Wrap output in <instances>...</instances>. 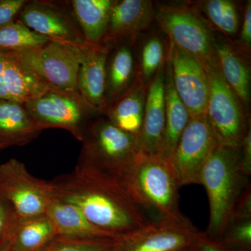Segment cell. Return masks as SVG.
I'll list each match as a JSON object with an SVG mask.
<instances>
[{"label": "cell", "instance_id": "31", "mask_svg": "<svg viewBox=\"0 0 251 251\" xmlns=\"http://www.w3.org/2000/svg\"><path fill=\"white\" fill-rule=\"evenodd\" d=\"M17 219L14 208L0 191V249L8 244Z\"/></svg>", "mask_w": 251, "mask_h": 251}, {"label": "cell", "instance_id": "4", "mask_svg": "<svg viewBox=\"0 0 251 251\" xmlns=\"http://www.w3.org/2000/svg\"><path fill=\"white\" fill-rule=\"evenodd\" d=\"M77 166L124 181L140 155L138 136L117 128L105 116L91 120Z\"/></svg>", "mask_w": 251, "mask_h": 251}, {"label": "cell", "instance_id": "15", "mask_svg": "<svg viewBox=\"0 0 251 251\" xmlns=\"http://www.w3.org/2000/svg\"><path fill=\"white\" fill-rule=\"evenodd\" d=\"M165 79L164 66L148 87L143 123L138 136L142 156L161 157L166 122Z\"/></svg>", "mask_w": 251, "mask_h": 251}, {"label": "cell", "instance_id": "18", "mask_svg": "<svg viewBox=\"0 0 251 251\" xmlns=\"http://www.w3.org/2000/svg\"><path fill=\"white\" fill-rule=\"evenodd\" d=\"M148 87L136 75L131 87L105 110L103 116L117 128L138 136L143 123Z\"/></svg>", "mask_w": 251, "mask_h": 251}, {"label": "cell", "instance_id": "29", "mask_svg": "<svg viewBox=\"0 0 251 251\" xmlns=\"http://www.w3.org/2000/svg\"><path fill=\"white\" fill-rule=\"evenodd\" d=\"M117 239H82L57 236L42 251H113Z\"/></svg>", "mask_w": 251, "mask_h": 251}, {"label": "cell", "instance_id": "35", "mask_svg": "<svg viewBox=\"0 0 251 251\" xmlns=\"http://www.w3.org/2000/svg\"><path fill=\"white\" fill-rule=\"evenodd\" d=\"M191 251H241L225 247L218 241L211 239L205 232H198L190 248Z\"/></svg>", "mask_w": 251, "mask_h": 251}, {"label": "cell", "instance_id": "17", "mask_svg": "<svg viewBox=\"0 0 251 251\" xmlns=\"http://www.w3.org/2000/svg\"><path fill=\"white\" fill-rule=\"evenodd\" d=\"M3 54L2 83L9 100L24 104L50 89L14 51H3Z\"/></svg>", "mask_w": 251, "mask_h": 251}, {"label": "cell", "instance_id": "10", "mask_svg": "<svg viewBox=\"0 0 251 251\" xmlns=\"http://www.w3.org/2000/svg\"><path fill=\"white\" fill-rule=\"evenodd\" d=\"M218 145L206 115L191 117L168 161L179 188L201 184L204 164Z\"/></svg>", "mask_w": 251, "mask_h": 251}, {"label": "cell", "instance_id": "8", "mask_svg": "<svg viewBox=\"0 0 251 251\" xmlns=\"http://www.w3.org/2000/svg\"><path fill=\"white\" fill-rule=\"evenodd\" d=\"M41 130L61 128L82 141L87 126L96 115L79 94L50 89L45 94L24 103Z\"/></svg>", "mask_w": 251, "mask_h": 251}, {"label": "cell", "instance_id": "34", "mask_svg": "<svg viewBox=\"0 0 251 251\" xmlns=\"http://www.w3.org/2000/svg\"><path fill=\"white\" fill-rule=\"evenodd\" d=\"M27 1L26 0H0V26L17 20L18 15Z\"/></svg>", "mask_w": 251, "mask_h": 251}, {"label": "cell", "instance_id": "20", "mask_svg": "<svg viewBox=\"0 0 251 251\" xmlns=\"http://www.w3.org/2000/svg\"><path fill=\"white\" fill-rule=\"evenodd\" d=\"M220 72L244 108L251 102V69L249 57L231 42H216Z\"/></svg>", "mask_w": 251, "mask_h": 251}, {"label": "cell", "instance_id": "26", "mask_svg": "<svg viewBox=\"0 0 251 251\" xmlns=\"http://www.w3.org/2000/svg\"><path fill=\"white\" fill-rule=\"evenodd\" d=\"M164 40L156 34H150L140 41L138 46L137 75L147 86L151 82L158 71L168 60Z\"/></svg>", "mask_w": 251, "mask_h": 251}, {"label": "cell", "instance_id": "2", "mask_svg": "<svg viewBox=\"0 0 251 251\" xmlns=\"http://www.w3.org/2000/svg\"><path fill=\"white\" fill-rule=\"evenodd\" d=\"M124 181L153 222L188 221L180 211L179 188L169 161L141 155Z\"/></svg>", "mask_w": 251, "mask_h": 251}, {"label": "cell", "instance_id": "30", "mask_svg": "<svg viewBox=\"0 0 251 251\" xmlns=\"http://www.w3.org/2000/svg\"><path fill=\"white\" fill-rule=\"evenodd\" d=\"M218 242L234 250L251 251V218L229 220Z\"/></svg>", "mask_w": 251, "mask_h": 251}, {"label": "cell", "instance_id": "21", "mask_svg": "<svg viewBox=\"0 0 251 251\" xmlns=\"http://www.w3.org/2000/svg\"><path fill=\"white\" fill-rule=\"evenodd\" d=\"M46 214L53 223L59 236L75 239H119L91 223L76 206L53 197Z\"/></svg>", "mask_w": 251, "mask_h": 251}, {"label": "cell", "instance_id": "22", "mask_svg": "<svg viewBox=\"0 0 251 251\" xmlns=\"http://www.w3.org/2000/svg\"><path fill=\"white\" fill-rule=\"evenodd\" d=\"M115 0H72L67 1L71 16L86 42L102 46Z\"/></svg>", "mask_w": 251, "mask_h": 251}, {"label": "cell", "instance_id": "11", "mask_svg": "<svg viewBox=\"0 0 251 251\" xmlns=\"http://www.w3.org/2000/svg\"><path fill=\"white\" fill-rule=\"evenodd\" d=\"M168 62L175 90L190 117L206 115L209 85L207 73L202 64L171 43Z\"/></svg>", "mask_w": 251, "mask_h": 251}, {"label": "cell", "instance_id": "9", "mask_svg": "<svg viewBox=\"0 0 251 251\" xmlns=\"http://www.w3.org/2000/svg\"><path fill=\"white\" fill-rule=\"evenodd\" d=\"M0 191L22 219L46 214L54 197L50 182L33 176L16 158L0 164Z\"/></svg>", "mask_w": 251, "mask_h": 251}, {"label": "cell", "instance_id": "25", "mask_svg": "<svg viewBox=\"0 0 251 251\" xmlns=\"http://www.w3.org/2000/svg\"><path fill=\"white\" fill-rule=\"evenodd\" d=\"M167 64L168 68L165 79L166 130L161 157L169 161L191 117L175 90L171 69L168 64Z\"/></svg>", "mask_w": 251, "mask_h": 251}, {"label": "cell", "instance_id": "27", "mask_svg": "<svg viewBox=\"0 0 251 251\" xmlns=\"http://www.w3.org/2000/svg\"><path fill=\"white\" fill-rule=\"evenodd\" d=\"M199 9L214 27L227 37L237 35L240 29V18L237 4L231 0L198 1Z\"/></svg>", "mask_w": 251, "mask_h": 251}, {"label": "cell", "instance_id": "32", "mask_svg": "<svg viewBox=\"0 0 251 251\" xmlns=\"http://www.w3.org/2000/svg\"><path fill=\"white\" fill-rule=\"evenodd\" d=\"M247 57H250L251 50V1H247L244 11V20L239 29V40L234 45Z\"/></svg>", "mask_w": 251, "mask_h": 251}, {"label": "cell", "instance_id": "37", "mask_svg": "<svg viewBox=\"0 0 251 251\" xmlns=\"http://www.w3.org/2000/svg\"><path fill=\"white\" fill-rule=\"evenodd\" d=\"M3 66H4V54H3V51L0 50V99L9 100L2 83Z\"/></svg>", "mask_w": 251, "mask_h": 251}, {"label": "cell", "instance_id": "12", "mask_svg": "<svg viewBox=\"0 0 251 251\" xmlns=\"http://www.w3.org/2000/svg\"><path fill=\"white\" fill-rule=\"evenodd\" d=\"M199 231L189 221L153 222L117 239L113 251H182L191 248Z\"/></svg>", "mask_w": 251, "mask_h": 251}, {"label": "cell", "instance_id": "40", "mask_svg": "<svg viewBox=\"0 0 251 251\" xmlns=\"http://www.w3.org/2000/svg\"><path fill=\"white\" fill-rule=\"evenodd\" d=\"M188 250V249H187V250H185V251H187Z\"/></svg>", "mask_w": 251, "mask_h": 251}, {"label": "cell", "instance_id": "14", "mask_svg": "<svg viewBox=\"0 0 251 251\" xmlns=\"http://www.w3.org/2000/svg\"><path fill=\"white\" fill-rule=\"evenodd\" d=\"M18 20L31 31L53 40L86 44L71 15L46 1H28Z\"/></svg>", "mask_w": 251, "mask_h": 251}, {"label": "cell", "instance_id": "38", "mask_svg": "<svg viewBox=\"0 0 251 251\" xmlns=\"http://www.w3.org/2000/svg\"><path fill=\"white\" fill-rule=\"evenodd\" d=\"M0 251H14L11 249V247L9 245V244H6L5 247H3L2 249H0Z\"/></svg>", "mask_w": 251, "mask_h": 251}, {"label": "cell", "instance_id": "7", "mask_svg": "<svg viewBox=\"0 0 251 251\" xmlns=\"http://www.w3.org/2000/svg\"><path fill=\"white\" fill-rule=\"evenodd\" d=\"M209 78L206 118L218 145L240 148L251 128L247 110L225 81L219 68L205 69Z\"/></svg>", "mask_w": 251, "mask_h": 251}, {"label": "cell", "instance_id": "19", "mask_svg": "<svg viewBox=\"0 0 251 251\" xmlns=\"http://www.w3.org/2000/svg\"><path fill=\"white\" fill-rule=\"evenodd\" d=\"M24 104L0 99V145L24 146L42 133Z\"/></svg>", "mask_w": 251, "mask_h": 251}, {"label": "cell", "instance_id": "13", "mask_svg": "<svg viewBox=\"0 0 251 251\" xmlns=\"http://www.w3.org/2000/svg\"><path fill=\"white\" fill-rule=\"evenodd\" d=\"M154 19L155 9L150 0H115L102 46H133Z\"/></svg>", "mask_w": 251, "mask_h": 251}, {"label": "cell", "instance_id": "36", "mask_svg": "<svg viewBox=\"0 0 251 251\" xmlns=\"http://www.w3.org/2000/svg\"><path fill=\"white\" fill-rule=\"evenodd\" d=\"M241 150V170L247 177L251 175V128L243 140Z\"/></svg>", "mask_w": 251, "mask_h": 251}, {"label": "cell", "instance_id": "41", "mask_svg": "<svg viewBox=\"0 0 251 251\" xmlns=\"http://www.w3.org/2000/svg\"><path fill=\"white\" fill-rule=\"evenodd\" d=\"M187 251H190V249H188V250Z\"/></svg>", "mask_w": 251, "mask_h": 251}, {"label": "cell", "instance_id": "24", "mask_svg": "<svg viewBox=\"0 0 251 251\" xmlns=\"http://www.w3.org/2000/svg\"><path fill=\"white\" fill-rule=\"evenodd\" d=\"M57 236L55 226L46 214L18 217L8 244L14 251H42Z\"/></svg>", "mask_w": 251, "mask_h": 251}, {"label": "cell", "instance_id": "6", "mask_svg": "<svg viewBox=\"0 0 251 251\" xmlns=\"http://www.w3.org/2000/svg\"><path fill=\"white\" fill-rule=\"evenodd\" d=\"M90 45L51 39L41 47L14 52L50 88L79 94L77 82L82 50Z\"/></svg>", "mask_w": 251, "mask_h": 251}, {"label": "cell", "instance_id": "16", "mask_svg": "<svg viewBox=\"0 0 251 251\" xmlns=\"http://www.w3.org/2000/svg\"><path fill=\"white\" fill-rule=\"evenodd\" d=\"M108 48L90 45L82 49L77 92L96 115H103L105 104V69Z\"/></svg>", "mask_w": 251, "mask_h": 251}, {"label": "cell", "instance_id": "5", "mask_svg": "<svg viewBox=\"0 0 251 251\" xmlns=\"http://www.w3.org/2000/svg\"><path fill=\"white\" fill-rule=\"evenodd\" d=\"M155 19L170 43L197 59L204 69L219 68L216 40L197 8L187 5L157 4Z\"/></svg>", "mask_w": 251, "mask_h": 251}, {"label": "cell", "instance_id": "3", "mask_svg": "<svg viewBox=\"0 0 251 251\" xmlns=\"http://www.w3.org/2000/svg\"><path fill=\"white\" fill-rule=\"evenodd\" d=\"M249 184V177L241 170L240 148L218 145L204 164L201 176L210 211L205 233L211 239H221L234 202Z\"/></svg>", "mask_w": 251, "mask_h": 251}, {"label": "cell", "instance_id": "28", "mask_svg": "<svg viewBox=\"0 0 251 251\" xmlns=\"http://www.w3.org/2000/svg\"><path fill=\"white\" fill-rule=\"evenodd\" d=\"M51 39L26 27L19 20L0 26V50L20 51L46 45Z\"/></svg>", "mask_w": 251, "mask_h": 251}, {"label": "cell", "instance_id": "39", "mask_svg": "<svg viewBox=\"0 0 251 251\" xmlns=\"http://www.w3.org/2000/svg\"><path fill=\"white\" fill-rule=\"evenodd\" d=\"M2 150V148H1V145H0V150Z\"/></svg>", "mask_w": 251, "mask_h": 251}, {"label": "cell", "instance_id": "33", "mask_svg": "<svg viewBox=\"0 0 251 251\" xmlns=\"http://www.w3.org/2000/svg\"><path fill=\"white\" fill-rule=\"evenodd\" d=\"M251 218V186H246L234 202L229 220ZM227 221V222H228Z\"/></svg>", "mask_w": 251, "mask_h": 251}, {"label": "cell", "instance_id": "23", "mask_svg": "<svg viewBox=\"0 0 251 251\" xmlns=\"http://www.w3.org/2000/svg\"><path fill=\"white\" fill-rule=\"evenodd\" d=\"M136 75V64L131 46H115L111 53L109 52L105 69V110L131 87Z\"/></svg>", "mask_w": 251, "mask_h": 251}, {"label": "cell", "instance_id": "1", "mask_svg": "<svg viewBox=\"0 0 251 251\" xmlns=\"http://www.w3.org/2000/svg\"><path fill=\"white\" fill-rule=\"evenodd\" d=\"M50 182L54 197L76 206L91 223L117 237L153 223L122 180L76 166Z\"/></svg>", "mask_w": 251, "mask_h": 251}]
</instances>
